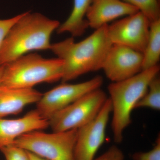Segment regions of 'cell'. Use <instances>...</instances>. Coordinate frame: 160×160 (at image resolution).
<instances>
[{"label":"cell","instance_id":"cell-15","mask_svg":"<svg viewBox=\"0 0 160 160\" xmlns=\"http://www.w3.org/2000/svg\"><path fill=\"white\" fill-rule=\"evenodd\" d=\"M143 55L142 70L158 65L160 58V19L150 23L149 38Z\"/></svg>","mask_w":160,"mask_h":160},{"label":"cell","instance_id":"cell-23","mask_svg":"<svg viewBox=\"0 0 160 160\" xmlns=\"http://www.w3.org/2000/svg\"><path fill=\"white\" fill-rule=\"evenodd\" d=\"M3 70V66H0V80H1V77H2V74Z\"/></svg>","mask_w":160,"mask_h":160},{"label":"cell","instance_id":"cell-18","mask_svg":"<svg viewBox=\"0 0 160 160\" xmlns=\"http://www.w3.org/2000/svg\"><path fill=\"white\" fill-rule=\"evenodd\" d=\"M0 151L6 160H30L27 150L13 144L3 147Z\"/></svg>","mask_w":160,"mask_h":160},{"label":"cell","instance_id":"cell-14","mask_svg":"<svg viewBox=\"0 0 160 160\" xmlns=\"http://www.w3.org/2000/svg\"><path fill=\"white\" fill-rule=\"evenodd\" d=\"M92 0H73V8L69 17L57 29L58 34L68 32L72 37L82 35L89 27L85 19Z\"/></svg>","mask_w":160,"mask_h":160},{"label":"cell","instance_id":"cell-2","mask_svg":"<svg viewBox=\"0 0 160 160\" xmlns=\"http://www.w3.org/2000/svg\"><path fill=\"white\" fill-rule=\"evenodd\" d=\"M59 22L26 12L9 30L0 50V66L34 50L50 49V38Z\"/></svg>","mask_w":160,"mask_h":160},{"label":"cell","instance_id":"cell-19","mask_svg":"<svg viewBox=\"0 0 160 160\" xmlns=\"http://www.w3.org/2000/svg\"><path fill=\"white\" fill-rule=\"evenodd\" d=\"M132 158V160H160V135L158 136L152 149L147 152H135Z\"/></svg>","mask_w":160,"mask_h":160},{"label":"cell","instance_id":"cell-7","mask_svg":"<svg viewBox=\"0 0 160 160\" xmlns=\"http://www.w3.org/2000/svg\"><path fill=\"white\" fill-rule=\"evenodd\" d=\"M103 79L96 76L86 82L71 84L62 83L42 94L37 104L36 110L49 120L53 115L88 92L101 88Z\"/></svg>","mask_w":160,"mask_h":160},{"label":"cell","instance_id":"cell-6","mask_svg":"<svg viewBox=\"0 0 160 160\" xmlns=\"http://www.w3.org/2000/svg\"><path fill=\"white\" fill-rule=\"evenodd\" d=\"M108 99L101 88L90 92L53 115L49 126L53 132L78 129L97 116Z\"/></svg>","mask_w":160,"mask_h":160},{"label":"cell","instance_id":"cell-21","mask_svg":"<svg viewBox=\"0 0 160 160\" xmlns=\"http://www.w3.org/2000/svg\"><path fill=\"white\" fill-rule=\"evenodd\" d=\"M123 151L116 146H111L104 153L93 160H124Z\"/></svg>","mask_w":160,"mask_h":160},{"label":"cell","instance_id":"cell-5","mask_svg":"<svg viewBox=\"0 0 160 160\" xmlns=\"http://www.w3.org/2000/svg\"><path fill=\"white\" fill-rule=\"evenodd\" d=\"M78 130L32 131L20 136L13 144L47 160H75Z\"/></svg>","mask_w":160,"mask_h":160},{"label":"cell","instance_id":"cell-12","mask_svg":"<svg viewBox=\"0 0 160 160\" xmlns=\"http://www.w3.org/2000/svg\"><path fill=\"white\" fill-rule=\"evenodd\" d=\"M139 11L136 7L122 0H92L86 20L89 27L96 30L118 18Z\"/></svg>","mask_w":160,"mask_h":160},{"label":"cell","instance_id":"cell-22","mask_svg":"<svg viewBox=\"0 0 160 160\" xmlns=\"http://www.w3.org/2000/svg\"><path fill=\"white\" fill-rule=\"evenodd\" d=\"M28 153H29L30 160H47L46 159L44 158L37 155L33 154V153H32L31 152H29V151H28Z\"/></svg>","mask_w":160,"mask_h":160},{"label":"cell","instance_id":"cell-16","mask_svg":"<svg viewBox=\"0 0 160 160\" xmlns=\"http://www.w3.org/2000/svg\"><path fill=\"white\" fill-rule=\"evenodd\" d=\"M141 108L160 110V79L158 76L151 81L147 92L136 104L134 109Z\"/></svg>","mask_w":160,"mask_h":160},{"label":"cell","instance_id":"cell-4","mask_svg":"<svg viewBox=\"0 0 160 160\" xmlns=\"http://www.w3.org/2000/svg\"><path fill=\"white\" fill-rule=\"evenodd\" d=\"M0 86L13 88H33L41 83H52L62 80L63 61L46 59L37 53L20 57L3 65Z\"/></svg>","mask_w":160,"mask_h":160},{"label":"cell","instance_id":"cell-20","mask_svg":"<svg viewBox=\"0 0 160 160\" xmlns=\"http://www.w3.org/2000/svg\"><path fill=\"white\" fill-rule=\"evenodd\" d=\"M22 13L7 19L0 20V50L3 42L11 27L19 19Z\"/></svg>","mask_w":160,"mask_h":160},{"label":"cell","instance_id":"cell-17","mask_svg":"<svg viewBox=\"0 0 160 160\" xmlns=\"http://www.w3.org/2000/svg\"><path fill=\"white\" fill-rule=\"evenodd\" d=\"M136 7L150 22L160 19L159 0H122Z\"/></svg>","mask_w":160,"mask_h":160},{"label":"cell","instance_id":"cell-10","mask_svg":"<svg viewBox=\"0 0 160 160\" xmlns=\"http://www.w3.org/2000/svg\"><path fill=\"white\" fill-rule=\"evenodd\" d=\"M143 53L126 46L112 44L102 69L112 82L126 79L142 70Z\"/></svg>","mask_w":160,"mask_h":160},{"label":"cell","instance_id":"cell-1","mask_svg":"<svg viewBox=\"0 0 160 160\" xmlns=\"http://www.w3.org/2000/svg\"><path fill=\"white\" fill-rule=\"evenodd\" d=\"M108 25L96 29L81 42H76L72 37L51 44L50 50L63 61L62 83L102 69L112 45L108 36Z\"/></svg>","mask_w":160,"mask_h":160},{"label":"cell","instance_id":"cell-13","mask_svg":"<svg viewBox=\"0 0 160 160\" xmlns=\"http://www.w3.org/2000/svg\"><path fill=\"white\" fill-rule=\"evenodd\" d=\"M42 94L33 88L0 86V118L20 113L26 106L37 103Z\"/></svg>","mask_w":160,"mask_h":160},{"label":"cell","instance_id":"cell-9","mask_svg":"<svg viewBox=\"0 0 160 160\" xmlns=\"http://www.w3.org/2000/svg\"><path fill=\"white\" fill-rule=\"evenodd\" d=\"M111 113V103L108 98L97 116L78 129L75 160L94 159L97 152L105 141L106 127Z\"/></svg>","mask_w":160,"mask_h":160},{"label":"cell","instance_id":"cell-11","mask_svg":"<svg viewBox=\"0 0 160 160\" xmlns=\"http://www.w3.org/2000/svg\"><path fill=\"white\" fill-rule=\"evenodd\" d=\"M49 127V120L43 118L36 109L19 118L7 119L0 118V149L12 145L23 135Z\"/></svg>","mask_w":160,"mask_h":160},{"label":"cell","instance_id":"cell-8","mask_svg":"<svg viewBox=\"0 0 160 160\" xmlns=\"http://www.w3.org/2000/svg\"><path fill=\"white\" fill-rule=\"evenodd\" d=\"M150 22L140 11L108 25L112 44L129 47L143 53L149 38Z\"/></svg>","mask_w":160,"mask_h":160},{"label":"cell","instance_id":"cell-3","mask_svg":"<svg viewBox=\"0 0 160 160\" xmlns=\"http://www.w3.org/2000/svg\"><path fill=\"white\" fill-rule=\"evenodd\" d=\"M159 71V66L157 65L126 79L112 82L108 86L112 114V130L116 143L122 142L124 132L131 123L132 112Z\"/></svg>","mask_w":160,"mask_h":160}]
</instances>
